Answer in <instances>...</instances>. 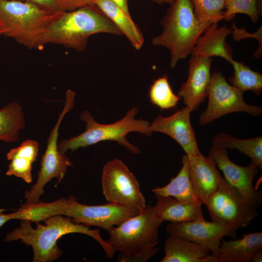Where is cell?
Here are the masks:
<instances>
[{
  "label": "cell",
  "instance_id": "6da1fadb",
  "mask_svg": "<svg viewBox=\"0 0 262 262\" xmlns=\"http://www.w3.org/2000/svg\"><path fill=\"white\" fill-rule=\"evenodd\" d=\"M43 221L45 225L36 222V228H33L31 222L21 220L20 227L8 233L5 241L20 240L26 246H32L33 262H49L59 259L63 254L57 244L60 238L67 234L82 233L97 241L109 258L114 257L115 252L108 242L102 238L100 229H91L87 226L75 223L70 218L61 214L50 216Z\"/></svg>",
  "mask_w": 262,
  "mask_h": 262
},
{
  "label": "cell",
  "instance_id": "7a4b0ae2",
  "mask_svg": "<svg viewBox=\"0 0 262 262\" xmlns=\"http://www.w3.org/2000/svg\"><path fill=\"white\" fill-rule=\"evenodd\" d=\"M101 33L123 35L97 6L88 5L56 14L43 34L42 45L54 44L81 51L91 35Z\"/></svg>",
  "mask_w": 262,
  "mask_h": 262
},
{
  "label": "cell",
  "instance_id": "3957f363",
  "mask_svg": "<svg viewBox=\"0 0 262 262\" xmlns=\"http://www.w3.org/2000/svg\"><path fill=\"white\" fill-rule=\"evenodd\" d=\"M163 222L154 214L153 206L147 205L141 212L125 220L107 231L106 241L120 254L117 262H146L158 248L159 229Z\"/></svg>",
  "mask_w": 262,
  "mask_h": 262
},
{
  "label": "cell",
  "instance_id": "277c9868",
  "mask_svg": "<svg viewBox=\"0 0 262 262\" xmlns=\"http://www.w3.org/2000/svg\"><path fill=\"white\" fill-rule=\"evenodd\" d=\"M161 20V33L152 39L155 46L163 47L170 53V66L191 55L198 38L212 24L196 17L191 0H176Z\"/></svg>",
  "mask_w": 262,
  "mask_h": 262
},
{
  "label": "cell",
  "instance_id": "5b68a950",
  "mask_svg": "<svg viewBox=\"0 0 262 262\" xmlns=\"http://www.w3.org/2000/svg\"><path fill=\"white\" fill-rule=\"evenodd\" d=\"M136 107L129 110L121 119L112 124H103L97 122L88 111L81 115V120L86 124V130L78 136L65 139L58 143V148L66 153L68 149L73 152L79 148L85 147L103 141H114L127 148L131 152L138 154L140 149L131 144L126 135L131 132H138L150 135L148 120L135 118L138 113Z\"/></svg>",
  "mask_w": 262,
  "mask_h": 262
},
{
  "label": "cell",
  "instance_id": "8992f818",
  "mask_svg": "<svg viewBox=\"0 0 262 262\" xmlns=\"http://www.w3.org/2000/svg\"><path fill=\"white\" fill-rule=\"evenodd\" d=\"M56 14L26 1L0 0L2 35L29 49L43 47V34Z\"/></svg>",
  "mask_w": 262,
  "mask_h": 262
},
{
  "label": "cell",
  "instance_id": "52a82bcc",
  "mask_svg": "<svg viewBox=\"0 0 262 262\" xmlns=\"http://www.w3.org/2000/svg\"><path fill=\"white\" fill-rule=\"evenodd\" d=\"M75 95L73 91L67 90L64 107L48 138L46 149L41 158L36 181L30 190L25 191L26 204H32L40 201V196L44 193L45 185L53 178L57 179V183H60L68 167L72 166V162L65 153L58 149L57 141L60 125L65 115L72 109Z\"/></svg>",
  "mask_w": 262,
  "mask_h": 262
},
{
  "label": "cell",
  "instance_id": "ba28073f",
  "mask_svg": "<svg viewBox=\"0 0 262 262\" xmlns=\"http://www.w3.org/2000/svg\"><path fill=\"white\" fill-rule=\"evenodd\" d=\"M101 185L107 202L125 206L137 213L147 206L137 178L120 159H114L104 165Z\"/></svg>",
  "mask_w": 262,
  "mask_h": 262
},
{
  "label": "cell",
  "instance_id": "9c48e42d",
  "mask_svg": "<svg viewBox=\"0 0 262 262\" xmlns=\"http://www.w3.org/2000/svg\"><path fill=\"white\" fill-rule=\"evenodd\" d=\"M204 205L212 221L224 224L245 227L258 214L256 209L252 207L241 193L223 177Z\"/></svg>",
  "mask_w": 262,
  "mask_h": 262
},
{
  "label": "cell",
  "instance_id": "30bf717a",
  "mask_svg": "<svg viewBox=\"0 0 262 262\" xmlns=\"http://www.w3.org/2000/svg\"><path fill=\"white\" fill-rule=\"evenodd\" d=\"M207 98V107L199 117V123L201 125H208L231 113L244 112L253 116L262 113L261 107L246 103L243 93L228 83L221 72L211 74Z\"/></svg>",
  "mask_w": 262,
  "mask_h": 262
},
{
  "label": "cell",
  "instance_id": "8fae6325",
  "mask_svg": "<svg viewBox=\"0 0 262 262\" xmlns=\"http://www.w3.org/2000/svg\"><path fill=\"white\" fill-rule=\"evenodd\" d=\"M137 213L125 206L107 202L98 205L79 203L70 195L64 198L61 214L70 218L75 223L85 226H97L107 231L118 226Z\"/></svg>",
  "mask_w": 262,
  "mask_h": 262
},
{
  "label": "cell",
  "instance_id": "7c38bea8",
  "mask_svg": "<svg viewBox=\"0 0 262 262\" xmlns=\"http://www.w3.org/2000/svg\"><path fill=\"white\" fill-rule=\"evenodd\" d=\"M241 228L237 225H227L203 220L177 223H170L166 227L169 234L187 239L208 250L217 258L223 238L228 236L235 239L237 231ZM219 262V261H218Z\"/></svg>",
  "mask_w": 262,
  "mask_h": 262
},
{
  "label": "cell",
  "instance_id": "4fadbf2b",
  "mask_svg": "<svg viewBox=\"0 0 262 262\" xmlns=\"http://www.w3.org/2000/svg\"><path fill=\"white\" fill-rule=\"evenodd\" d=\"M209 157L222 171L224 178L236 188L247 202L256 209L262 202V191L254 187L253 181L259 167L251 162L246 166L237 165L229 158L227 150L212 146L209 151Z\"/></svg>",
  "mask_w": 262,
  "mask_h": 262
},
{
  "label": "cell",
  "instance_id": "5bb4252c",
  "mask_svg": "<svg viewBox=\"0 0 262 262\" xmlns=\"http://www.w3.org/2000/svg\"><path fill=\"white\" fill-rule=\"evenodd\" d=\"M191 109L186 106L173 115L164 117L158 115L150 124L149 131L166 134L180 144L188 156L200 152L191 121Z\"/></svg>",
  "mask_w": 262,
  "mask_h": 262
},
{
  "label": "cell",
  "instance_id": "9a60e30c",
  "mask_svg": "<svg viewBox=\"0 0 262 262\" xmlns=\"http://www.w3.org/2000/svg\"><path fill=\"white\" fill-rule=\"evenodd\" d=\"M212 58L191 55L188 61V75L180 86L178 95L192 112L207 98L211 82Z\"/></svg>",
  "mask_w": 262,
  "mask_h": 262
},
{
  "label": "cell",
  "instance_id": "2e32d148",
  "mask_svg": "<svg viewBox=\"0 0 262 262\" xmlns=\"http://www.w3.org/2000/svg\"><path fill=\"white\" fill-rule=\"evenodd\" d=\"M189 177L194 191L199 201L204 204L206 200L215 191L223 177L218 171L214 161L201 152L188 156Z\"/></svg>",
  "mask_w": 262,
  "mask_h": 262
},
{
  "label": "cell",
  "instance_id": "e0dca14e",
  "mask_svg": "<svg viewBox=\"0 0 262 262\" xmlns=\"http://www.w3.org/2000/svg\"><path fill=\"white\" fill-rule=\"evenodd\" d=\"M157 202L153 206L155 216L162 222L177 223L204 219L199 201L182 202L170 196H156Z\"/></svg>",
  "mask_w": 262,
  "mask_h": 262
},
{
  "label": "cell",
  "instance_id": "ac0fdd59",
  "mask_svg": "<svg viewBox=\"0 0 262 262\" xmlns=\"http://www.w3.org/2000/svg\"><path fill=\"white\" fill-rule=\"evenodd\" d=\"M231 33L230 28L225 25L218 27V23L210 25L198 38L191 55L212 58L220 57L229 62L232 58L230 46L226 41Z\"/></svg>",
  "mask_w": 262,
  "mask_h": 262
},
{
  "label": "cell",
  "instance_id": "d6986e66",
  "mask_svg": "<svg viewBox=\"0 0 262 262\" xmlns=\"http://www.w3.org/2000/svg\"><path fill=\"white\" fill-rule=\"evenodd\" d=\"M161 262H218L207 249L187 239L169 234Z\"/></svg>",
  "mask_w": 262,
  "mask_h": 262
},
{
  "label": "cell",
  "instance_id": "ffe728a7",
  "mask_svg": "<svg viewBox=\"0 0 262 262\" xmlns=\"http://www.w3.org/2000/svg\"><path fill=\"white\" fill-rule=\"evenodd\" d=\"M219 262H250L252 256L262 250V233L244 234L241 238L222 240Z\"/></svg>",
  "mask_w": 262,
  "mask_h": 262
},
{
  "label": "cell",
  "instance_id": "44dd1931",
  "mask_svg": "<svg viewBox=\"0 0 262 262\" xmlns=\"http://www.w3.org/2000/svg\"><path fill=\"white\" fill-rule=\"evenodd\" d=\"M94 4L120 30L134 49L139 50L142 47L144 36L131 16L128 15L112 0H94Z\"/></svg>",
  "mask_w": 262,
  "mask_h": 262
},
{
  "label": "cell",
  "instance_id": "7402d4cb",
  "mask_svg": "<svg viewBox=\"0 0 262 262\" xmlns=\"http://www.w3.org/2000/svg\"><path fill=\"white\" fill-rule=\"evenodd\" d=\"M39 150L37 141L28 139L18 147L11 149L6 154L10 161L5 174L14 176L27 183L32 181V164L36 161Z\"/></svg>",
  "mask_w": 262,
  "mask_h": 262
},
{
  "label": "cell",
  "instance_id": "603a6c76",
  "mask_svg": "<svg viewBox=\"0 0 262 262\" xmlns=\"http://www.w3.org/2000/svg\"><path fill=\"white\" fill-rule=\"evenodd\" d=\"M181 163L182 167L175 177L172 178L167 185L156 187L151 192L155 196H170L180 201H199L190 179L189 162L187 155L182 156Z\"/></svg>",
  "mask_w": 262,
  "mask_h": 262
},
{
  "label": "cell",
  "instance_id": "cb8c5ba5",
  "mask_svg": "<svg viewBox=\"0 0 262 262\" xmlns=\"http://www.w3.org/2000/svg\"><path fill=\"white\" fill-rule=\"evenodd\" d=\"M212 146L223 148L236 149L246 154L251 162L262 169V137L239 139L229 135L220 133L215 135L212 140Z\"/></svg>",
  "mask_w": 262,
  "mask_h": 262
},
{
  "label": "cell",
  "instance_id": "d4e9b609",
  "mask_svg": "<svg viewBox=\"0 0 262 262\" xmlns=\"http://www.w3.org/2000/svg\"><path fill=\"white\" fill-rule=\"evenodd\" d=\"M25 128L24 114L18 103H9L0 110V141H17L20 131Z\"/></svg>",
  "mask_w": 262,
  "mask_h": 262
},
{
  "label": "cell",
  "instance_id": "484cf974",
  "mask_svg": "<svg viewBox=\"0 0 262 262\" xmlns=\"http://www.w3.org/2000/svg\"><path fill=\"white\" fill-rule=\"evenodd\" d=\"M229 62L234 69L233 75L229 78L230 84L243 93L251 90L257 95H260L262 92V75L242 62L233 59Z\"/></svg>",
  "mask_w": 262,
  "mask_h": 262
},
{
  "label": "cell",
  "instance_id": "4316f807",
  "mask_svg": "<svg viewBox=\"0 0 262 262\" xmlns=\"http://www.w3.org/2000/svg\"><path fill=\"white\" fill-rule=\"evenodd\" d=\"M62 203L63 197L49 203L39 201L32 204L25 203L16 211V219L34 223L43 221L50 216L61 214Z\"/></svg>",
  "mask_w": 262,
  "mask_h": 262
},
{
  "label": "cell",
  "instance_id": "83f0119b",
  "mask_svg": "<svg viewBox=\"0 0 262 262\" xmlns=\"http://www.w3.org/2000/svg\"><path fill=\"white\" fill-rule=\"evenodd\" d=\"M149 97L151 102L162 110L175 107L180 99L174 93L166 75L154 81L150 87Z\"/></svg>",
  "mask_w": 262,
  "mask_h": 262
},
{
  "label": "cell",
  "instance_id": "f1b7e54d",
  "mask_svg": "<svg viewBox=\"0 0 262 262\" xmlns=\"http://www.w3.org/2000/svg\"><path fill=\"white\" fill-rule=\"evenodd\" d=\"M196 18L202 22L218 23L223 19L226 0H191Z\"/></svg>",
  "mask_w": 262,
  "mask_h": 262
},
{
  "label": "cell",
  "instance_id": "f546056e",
  "mask_svg": "<svg viewBox=\"0 0 262 262\" xmlns=\"http://www.w3.org/2000/svg\"><path fill=\"white\" fill-rule=\"evenodd\" d=\"M260 0H226L223 19L230 21L237 14L247 15L252 23L258 22L260 17Z\"/></svg>",
  "mask_w": 262,
  "mask_h": 262
},
{
  "label": "cell",
  "instance_id": "4dcf8cb0",
  "mask_svg": "<svg viewBox=\"0 0 262 262\" xmlns=\"http://www.w3.org/2000/svg\"><path fill=\"white\" fill-rule=\"evenodd\" d=\"M262 26H261L254 33H249L247 32L243 28H239L233 23L230 28L232 38L234 40L239 42L242 39L247 38H254L259 42L258 49L253 53V56L256 58H260L262 56Z\"/></svg>",
  "mask_w": 262,
  "mask_h": 262
},
{
  "label": "cell",
  "instance_id": "1f68e13d",
  "mask_svg": "<svg viewBox=\"0 0 262 262\" xmlns=\"http://www.w3.org/2000/svg\"><path fill=\"white\" fill-rule=\"evenodd\" d=\"M53 14L63 11L61 0H24Z\"/></svg>",
  "mask_w": 262,
  "mask_h": 262
},
{
  "label": "cell",
  "instance_id": "d6a6232c",
  "mask_svg": "<svg viewBox=\"0 0 262 262\" xmlns=\"http://www.w3.org/2000/svg\"><path fill=\"white\" fill-rule=\"evenodd\" d=\"M94 0H61L63 11H70L84 6L94 5Z\"/></svg>",
  "mask_w": 262,
  "mask_h": 262
},
{
  "label": "cell",
  "instance_id": "836d02e7",
  "mask_svg": "<svg viewBox=\"0 0 262 262\" xmlns=\"http://www.w3.org/2000/svg\"><path fill=\"white\" fill-rule=\"evenodd\" d=\"M6 209H0V228L8 221L16 219V212L10 213H5L4 212Z\"/></svg>",
  "mask_w": 262,
  "mask_h": 262
},
{
  "label": "cell",
  "instance_id": "e575fe53",
  "mask_svg": "<svg viewBox=\"0 0 262 262\" xmlns=\"http://www.w3.org/2000/svg\"><path fill=\"white\" fill-rule=\"evenodd\" d=\"M115 3L118 5L128 15L131 16L129 6V0H112Z\"/></svg>",
  "mask_w": 262,
  "mask_h": 262
},
{
  "label": "cell",
  "instance_id": "d590c367",
  "mask_svg": "<svg viewBox=\"0 0 262 262\" xmlns=\"http://www.w3.org/2000/svg\"><path fill=\"white\" fill-rule=\"evenodd\" d=\"M262 250L256 253L252 257L250 262H262Z\"/></svg>",
  "mask_w": 262,
  "mask_h": 262
},
{
  "label": "cell",
  "instance_id": "8d00e7d4",
  "mask_svg": "<svg viewBox=\"0 0 262 262\" xmlns=\"http://www.w3.org/2000/svg\"><path fill=\"white\" fill-rule=\"evenodd\" d=\"M154 2L159 4L164 3L169 4L170 5L173 4L176 0H152Z\"/></svg>",
  "mask_w": 262,
  "mask_h": 262
},
{
  "label": "cell",
  "instance_id": "74e56055",
  "mask_svg": "<svg viewBox=\"0 0 262 262\" xmlns=\"http://www.w3.org/2000/svg\"><path fill=\"white\" fill-rule=\"evenodd\" d=\"M3 33V24L0 19V36L2 35Z\"/></svg>",
  "mask_w": 262,
  "mask_h": 262
},
{
  "label": "cell",
  "instance_id": "f35d334b",
  "mask_svg": "<svg viewBox=\"0 0 262 262\" xmlns=\"http://www.w3.org/2000/svg\"></svg>",
  "mask_w": 262,
  "mask_h": 262
}]
</instances>
